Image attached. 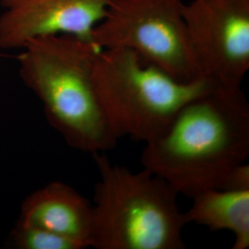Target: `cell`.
I'll use <instances>...</instances> for the list:
<instances>
[{"label": "cell", "instance_id": "cell-11", "mask_svg": "<svg viewBox=\"0 0 249 249\" xmlns=\"http://www.w3.org/2000/svg\"><path fill=\"white\" fill-rule=\"evenodd\" d=\"M221 189L249 190V164L242 162L231 168L223 179Z\"/></svg>", "mask_w": 249, "mask_h": 249}, {"label": "cell", "instance_id": "cell-5", "mask_svg": "<svg viewBox=\"0 0 249 249\" xmlns=\"http://www.w3.org/2000/svg\"><path fill=\"white\" fill-rule=\"evenodd\" d=\"M184 4V0H110L91 41L101 49H128L181 81L203 78L187 36Z\"/></svg>", "mask_w": 249, "mask_h": 249}, {"label": "cell", "instance_id": "cell-4", "mask_svg": "<svg viewBox=\"0 0 249 249\" xmlns=\"http://www.w3.org/2000/svg\"><path fill=\"white\" fill-rule=\"evenodd\" d=\"M94 76L118 139L144 143L162 133L188 102L216 88L205 78L178 80L124 48L101 49Z\"/></svg>", "mask_w": 249, "mask_h": 249}, {"label": "cell", "instance_id": "cell-10", "mask_svg": "<svg viewBox=\"0 0 249 249\" xmlns=\"http://www.w3.org/2000/svg\"><path fill=\"white\" fill-rule=\"evenodd\" d=\"M9 243L18 249H84L75 241L20 220L10 232Z\"/></svg>", "mask_w": 249, "mask_h": 249}, {"label": "cell", "instance_id": "cell-3", "mask_svg": "<svg viewBox=\"0 0 249 249\" xmlns=\"http://www.w3.org/2000/svg\"><path fill=\"white\" fill-rule=\"evenodd\" d=\"M100 180L94 187L89 248L183 249L187 224L178 192L149 170L133 172L92 154Z\"/></svg>", "mask_w": 249, "mask_h": 249}, {"label": "cell", "instance_id": "cell-8", "mask_svg": "<svg viewBox=\"0 0 249 249\" xmlns=\"http://www.w3.org/2000/svg\"><path fill=\"white\" fill-rule=\"evenodd\" d=\"M18 220L89 248L92 204L63 182H51L27 196Z\"/></svg>", "mask_w": 249, "mask_h": 249}, {"label": "cell", "instance_id": "cell-9", "mask_svg": "<svg viewBox=\"0 0 249 249\" xmlns=\"http://www.w3.org/2000/svg\"><path fill=\"white\" fill-rule=\"evenodd\" d=\"M191 198V207L184 213L187 224L196 223L213 231H231L232 249H249V190L212 188Z\"/></svg>", "mask_w": 249, "mask_h": 249}, {"label": "cell", "instance_id": "cell-7", "mask_svg": "<svg viewBox=\"0 0 249 249\" xmlns=\"http://www.w3.org/2000/svg\"><path fill=\"white\" fill-rule=\"evenodd\" d=\"M110 0H1L0 48H22L43 36L67 35L91 41Z\"/></svg>", "mask_w": 249, "mask_h": 249}, {"label": "cell", "instance_id": "cell-2", "mask_svg": "<svg viewBox=\"0 0 249 249\" xmlns=\"http://www.w3.org/2000/svg\"><path fill=\"white\" fill-rule=\"evenodd\" d=\"M18 55V73L41 101L47 122L78 151L98 153L119 141L99 95L94 67L99 48L67 35L29 41Z\"/></svg>", "mask_w": 249, "mask_h": 249}, {"label": "cell", "instance_id": "cell-6", "mask_svg": "<svg viewBox=\"0 0 249 249\" xmlns=\"http://www.w3.org/2000/svg\"><path fill=\"white\" fill-rule=\"evenodd\" d=\"M183 15L201 76L216 88L241 89L249 70V0H191Z\"/></svg>", "mask_w": 249, "mask_h": 249}, {"label": "cell", "instance_id": "cell-1", "mask_svg": "<svg viewBox=\"0 0 249 249\" xmlns=\"http://www.w3.org/2000/svg\"><path fill=\"white\" fill-rule=\"evenodd\" d=\"M249 157V102L241 89L214 88L188 102L145 143L142 163L191 198L221 188L229 171Z\"/></svg>", "mask_w": 249, "mask_h": 249}]
</instances>
